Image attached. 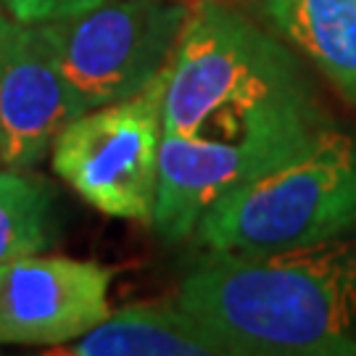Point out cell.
Returning a JSON list of instances; mask_svg holds the SVG:
<instances>
[{
  "label": "cell",
  "instance_id": "cell-1",
  "mask_svg": "<svg viewBox=\"0 0 356 356\" xmlns=\"http://www.w3.org/2000/svg\"><path fill=\"white\" fill-rule=\"evenodd\" d=\"M322 127L296 56L241 13L204 3L166 74L153 229L188 241L216 198L288 161Z\"/></svg>",
  "mask_w": 356,
  "mask_h": 356
},
{
  "label": "cell",
  "instance_id": "cell-2",
  "mask_svg": "<svg viewBox=\"0 0 356 356\" xmlns=\"http://www.w3.org/2000/svg\"><path fill=\"white\" fill-rule=\"evenodd\" d=\"M177 306L229 354L354 356L356 241L219 254L182 280Z\"/></svg>",
  "mask_w": 356,
  "mask_h": 356
},
{
  "label": "cell",
  "instance_id": "cell-3",
  "mask_svg": "<svg viewBox=\"0 0 356 356\" xmlns=\"http://www.w3.org/2000/svg\"><path fill=\"white\" fill-rule=\"evenodd\" d=\"M356 227V138L322 127L280 166L227 191L193 229L214 254L256 256L335 241Z\"/></svg>",
  "mask_w": 356,
  "mask_h": 356
},
{
  "label": "cell",
  "instance_id": "cell-4",
  "mask_svg": "<svg viewBox=\"0 0 356 356\" xmlns=\"http://www.w3.org/2000/svg\"><path fill=\"white\" fill-rule=\"evenodd\" d=\"M191 11L172 0H103L48 22V38L76 116L148 88L177 51Z\"/></svg>",
  "mask_w": 356,
  "mask_h": 356
},
{
  "label": "cell",
  "instance_id": "cell-5",
  "mask_svg": "<svg viewBox=\"0 0 356 356\" xmlns=\"http://www.w3.org/2000/svg\"><path fill=\"white\" fill-rule=\"evenodd\" d=\"M166 74L169 66L138 95L74 116L53 143L56 175L103 214L151 225Z\"/></svg>",
  "mask_w": 356,
  "mask_h": 356
},
{
  "label": "cell",
  "instance_id": "cell-6",
  "mask_svg": "<svg viewBox=\"0 0 356 356\" xmlns=\"http://www.w3.org/2000/svg\"><path fill=\"white\" fill-rule=\"evenodd\" d=\"M114 269L69 256H22L0 264V343L61 346L111 314Z\"/></svg>",
  "mask_w": 356,
  "mask_h": 356
},
{
  "label": "cell",
  "instance_id": "cell-7",
  "mask_svg": "<svg viewBox=\"0 0 356 356\" xmlns=\"http://www.w3.org/2000/svg\"><path fill=\"white\" fill-rule=\"evenodd\" d=\"M74 116L45 24L16 22L0 66V164L35 166Z\"/></svg>",
  "mask_w": 356,
  "mask_h": 356
},
{
  "label": "cell",
  "instance_id": "cell-8",
  "mask_svg": "<svg viewBox=\"0 0 356 356\" xmlns=\"http://www.w3.org/2000/svg\"><path fill=\"white\" fill-rule=\"evenodd\" d=\"M76 356H227V346L175 306L138 304L108 314L76 338Z\"/></svg>",
  "mask_w": 356,
  "mask_h": 356
},
{
  "label": "cell",
  "instance_id": "cell-9",
  "mask_svg": "<svg viewBox=\"0 0 356 356\" xmlns=\"http://www.w3.org/2000/svg\"><path fill=\"white\" fill-rule=\"evenodd\" d=\"M264 11L356 106V0H264Z\"/></svg>",
  "mask_w": 356,
  "mask_h": 356
},
{
  "label": "cell",
  "instance_id": "cell-10",
  "mask_svg": "<svg viewBox=\"0 0 356 356\" xmlns=\"http://www.w3.org/2000/svg\"><path fill=\"white\" fill-rule=\"evenodd\" d=\"M51 243V193L45 185L0 169V264L40 254Z\"/></svg>",
  "mask_w": 356,
  "mask_h": 356
},
{
  "label": "cell",
  "instance_id": "cell-11",
  "mask_svg": "<svg viewBox=\"0 0 356 356\" xmlns=\"http://www.w3.org/2000/svg\"><path fill=\"white\" fill-rule=\"evenodd\" d=\"M103 0H0L6 13L19 24H48L85 13Z\"/></svg>",
  "mask_w": 356,
  "mask_h": 356
},
{
  "label": "cell",
  "instance_id": "cell-12",
  "mask_svg": "<svg viewBox=\"0 0 356 356\" xmlns=\"http://www.w3.org/2000/svg\"><path fill=\"white\" fill-rule=\"evenodd\" d=\"M16 22L6 13V8L0 6V66H3V56H6V48H8V40H11V32Z\"/></svg>",
  "mask_w": 356,
  "mask_h": 356
}]
</instances>
